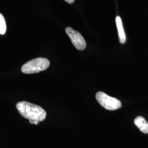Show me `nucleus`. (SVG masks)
I'll return each instance as SVG.
<instances>
[{"instance_id":"7","label":"nucleus","mask_w":148,"mask_h":148,"mask_svg":"<svg viewBox=\"0 0 148 148\" xmlns=\"http://www.w3.org/2000/svg\"><path fill=\"white\" fill-rule=\"evenodd\" d=\"M6 24H5V19L3 16L0 13V34L5 35L6 32Z\"/></svg>"},{"instance_id":"6","label":"nucleus","mask_w":148,"mask_h":148,"mask_svg":"<svg viewBox=\"0 0 148 148\" xmlns=\"http://www.w3.org/2000/svg\"><path fill=\"white\" fill-rule=\"evenodd\" d=\"M116 23L118 33H119L120 42L121 43H124L126 41V35L123 30L121 19L120 16H117L116 18Z\"/></svg>"},{"instance_id":"2","label":"nucleus","mask_w":148,"mask_h":148,"mask_svg":"<svg viewBox=\"0 0 148 148\" xmlns=\"http://www.w3.org/2000/svg\"><path fill=\"white\" fill-rule=\"evenodd\" d=\"M50 62L47 59L37 58L29 61L21 67V71L27 74H36L47 69Z\"/></svg>"},{"instance_id":"5","label":"nucleus","mask_w":148,"mask_h":148,"mask_svg":"<svg viewBox=\"0 0 148 148\" xmlns=\"http://www.w3.org/2000/svg\"><path fill=\"white\" fill-rule=\"evenodd\" d=\"M134 125L144 133H148V122L143 116H137L134 120Z\"/></svg>"},{"instance_id":"8","label":"nucleus","mask_w":148,"mask_h":148,"mask_svg":"<svg viewBox=\"0 0 148 148\" xmlns=\"http://www.w3.org/2000/svg\"><path fill=\"white\" fill-rule=\"evenodd\" d=\"M64 1H65L66 2H68V3H70V4L73 3L74 1H75V0H64Z\"/></svg>"},{"instance_id":"1","label":"nucleus","mask_w":148,"mask_h":148,"mask_svg":"<svg viewBox=\"0 0 148 148\" xmlns=\"http://www.w3.org/2000/svg\"><path fill=\"white\" fill-rule=\"evenodd\" d=\"M16 108L22 116L32 121H42L46 117V112L40 106L25 101L16 104Z\"/></svg>"},{"instance_id":"4","label":"nucleus","mask_w":148,"mask_h":148,"mask_svg":"<svg viewBox=\"0 0 148 148\" xmlns=\"http://www.w3.org/2000/svg\"><path fill=\"white\" fill-rule=\"evenodd\" d=\"M65 32L70 37L71 42L75 48L79 50H84L86 47V43L81 34L77 31L74 30L71 27H68L65 29Z\"/></svg>"},{"instance_id":"3","label":"nucleus","mask_w":148,"mask_h":148,"mask_svg":"<svg viewBox=\"0 0 148 148\" xmlns=\"http://www.w3.org/2000/svg\"><path fill=\"white\" fill-rule=\"evenodd\" d=\"M97 101L101 106L108 110H115L122 107L121 101L103 92H98L95 95Z\"/></svg>"}]
</instances>
